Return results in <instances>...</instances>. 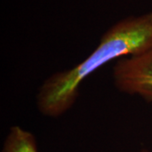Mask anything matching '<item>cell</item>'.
<instances>
[{
	"label": "cell",
	"instance_id": "1",
	"mask_svg": "<svg viewBox=\"0 0 152 152\" xmlns=\"http://www.w3.org/2000/svg\"><path fill=\"white\" fill-rule=\"evenodd\" d=\"M152 48V13L124 19L104 33L96 48L73 69L50 76L37 94L44 116L58 118L72 107L81 83L112 60L141 54Z\"/></svg>",
	"mask_w": 152,
	"mask_h": 152
},
{
	"label": "cell",
	"instance_id": "2",
	"mask_svg": "<svg viewBox=\"0 0 152 152\" xmlns=\"http://www.w3.org/2000/svg\"><path fill=\"white\" fill-rule=\"evenodd\" d=\"M113 77L116 87L122 92L152 101V48L118 60Z\"/></svg>",
	"mask_w": 152,
	"mask_h": 152
},
{
	"label": "cell",
	"instance_id": "3",
	"mask_svg": "<svg viewBox=\"0 0 152 152\" xmlns=\"http://www.w3.org/2000/svg\"><path fill=\"white\" fill-rule=\"evenodd\" d=\"M2 152H38L37 145L31 133L14 126L6 137Z\"/></svg>",
	"mask_w": 152,
	"mask_h": 152
}]
</instances>
